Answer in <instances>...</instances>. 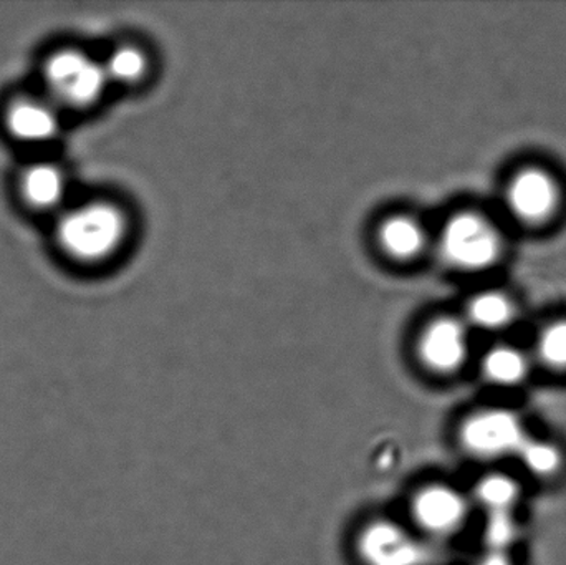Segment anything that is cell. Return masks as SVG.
<instances>
[{"label": "cell", "mask_w": 566, "mask_h": 565, "mask_svg": "<svg viewBox=\"0 0 566 565\" xmlns=\"http://www.w3.org/2000/svg\"><path fill=\"white\" fill-rule=\"evenodd\" d=\"M128 231L125 215L109 202H90L60 219L56 238L70 258L99 262L118 251Z\"/></svg>", "instance_id": "obj_1"}, {"label": "cell", "mask_w": 566, "mask_h": 565, "mask_svg": "<svg viewBox=\"0 0 566 565\" xmlns=\"http://www.w3.org/2000/svg\"><path fill=\"white\" fill-rule=\"evenodd\" d=\"M439 252L452 269L481 272L497 264L504 252V241L485 216L464 211L446 222L439 236Z\"/></svg>", "instance_id": "obj_2"}, {"label": "cell", "mask_w": 566, "mask_h": 565, "mask_svg": "<svg viewBox=\"0 0 566 565\" xmlns=\"http://www.w3.org/2000/svg\"><path fill=\"white\" fill-rule=\"evenodd\" d=\"M46 85L56 98L72 106H90L103 95L108 79L102 63L80 50L65 49L46 60Z\"/></svg>", "instance_id": "obj_3"}, {"label": "cell", "mask_w": 566, "mask_h": 565, "mask_svg": "<svg viewBox=\"0 0 566 565\" xmlns=\"http://www.w3.org/2000/svg\"><path fill=\"white\" fill-rule=\"evenodd\" d=\"M356 556L363 565H424L428 551L419 537L398 521L375 517L356 534Z\"/></svg>", "instance_id": "obj_4"}, {"label": "cell", "mask_w": 566, "mask_h": 565, "mask_svg": "<svg viewBox=\"0 0 566 565\" xmlns=\"http://www.w3.org/2000/svg\"><path fill=\"white\" fill-rule=\"evenodd\" d=\"M527 438L521 417L511 410L479 411L465 418L459 430L462 448L479 458L517 454Z\"/></svg>", "instance_id": "obj_5"}, {"label": "cell", "mask_w": 566, "mask_h": 565, "mask_svg": "<svg viewBox=\"0 0 566 565\" xmlns=\"http://www.w3.org/2000/svg\"><path fill=\"white\" fill-rule=\"evenodd\" d=\"M557 179L542 168H524L509 182L505 205L517 221L541 226L551 221L560 208Z\"/></svg>", "instance_id": "obj_6"}, {"label": "cell", "mask_w": 566, "mask_h": 565, "mask_svg": "<svg viewBox=\"0 0 566 565\" xmlns=\"http://www.w3.org/2000/svg\"><path fill=\"white\" fill-rule=\"evenodd\" d=\"M412 523L429 536H451L468 520L469 504L464 494L449 484L432 483L412 494Z\"/></svg>", "instance_id": "obj_7"}, {"label": "cell", "mask_w": 566, "mask_h": 565, "mask_svg": "<svg viewBox=\"0 0 566 565\" xmlns=\"http://www.w3.org/2000/svg\"><path fill=\"white\" fill-rule=\"evenodd\" d=\"M418 357L432 374H455L469 358L468 324L454 317L436 318L419 335Z\"/></svg>", "instance_id": "obj_8"}, {"label": "cell", "mask_w": 566, "mask_h": 565, "mask_svg": "<svg viewBox=\"0 0 566 565\" xmlns=\"http://www.w3.org/2000/svg\"><path fill=\"white\" fill-rule=\"evenodd\" d=\"M6 123L15 138L29 143L49 142L60 128L55 108L36 98L15 100L7 109Z\"/></svg>", "instance_id": "obj_9"}, {"label": "cell", "mask_w": 566, "mask_h": 565, "mask_svg": "<svg viewBox=\"0 0 566 565\" xmlns=\"http://www.w3.org/2000/svg\"><path fill=\"white\" fill-rule=\"evenodd\" d=\"M379 244L389 258L411 261L426 248V232L416 219L409 216H392L382 222L378 232Z\"/></svg>", "instance_id": "obj_10"}, {"label": "cell", "mask_w": 566, "mask_h": 565, "mask_svg": "<svg viewBox=\"0 0 566 565\" xmlns=\"http://www.w3.org/2000/svg\"><path fill=\"white\" fill-rule=\"evenodd\" d=\"M23 199L36 209L55 208L66 191L63 171L56 166L42 163L30 166L20 179Z\"/></svg>", "instance_id": "obj_11"}, {"label": "cell", "mask_w": 566, "mask_h": 565, "mask_svg": "<svg viewBox=\"0 0 566 565\" xmlns=\"http://www.w3.org/2000/svg\"><path fill=\"white\" fill-rule=\"evenodd\" d=\"M517 307L509 295L499 291H485L474 295L465 308V324L481 331H502L515 321Z\"/></svg>", "instance_id": "obj_12"}, {"label": "cell", "mask_w": 566, "mask_h": 565, "mask_svg": "<svg viewBox=\"0 0 566 565\" xmlns=\"http://www.w3.org/2000/svg\"><path fill=\"white\" fill-rule=\"evenodd\" d=\"M482 372L491 384L499 387L521 385L531 372L527 355L512 345H495L482 360Z\"/></svg>", "instance_id": "obj_13"}, {"label": "cell", "mask_w": 566, "mask_h": 565, "mask_svg": "<svg viewBox=\"0 0 566 565\" xmlns=\"http://www.w3.org/2000/svg\"><path fill=\"white\" fill-rule=\"evenodd\" d=\"M475 500L488 510V513H512L518 498L521 488L507 474L494 473L479 480L474 490Z\"/></svg>", "instance_id": "obj_14"}, {"label": "cell", "mask_w": 566, "mask_h": 565, "mask_svg": "<svg viewBox=\"0 0 566 565\" xmlns=\"http://www.w3.org/2000/svg\"><path fill=\"white\" fill-rule=\"evenodd\" d=\"M103 69L108 82L133 85L148 72V59L138 46L123 45L108 56V60L103 63Z\"/></svg>", "instance_id": "obj_15"}, {"label": "cell", "mask_w": 566, "mask_h": 565, "mask_svg": "<svg viewBox=\"0 0 566 565\" xmlns=\"http://www.w3.org/2000/svg\"><path fill=\"white\" fill-rule=\"evenodd\" d=\"M517 454L524 467L538 478L555 477L564 464L562 451L555 444L535 438L532 440L531 437L522 444Z\"/></svg>", "instance_id": "obj_16"}, {"label": "cell", "mask_w": 566, "mask_h": 565, "mask_svg": "<svg viewBox=\"0 0 566 565\" xmlns=\"http://www.w3.org/2000/svg\"><path fill=\"white\" fill-rule=\"evenodd\" d=\"M535 348L542 364L554 370H566V318L545 325Z\"/></svg>", "instance_id": "obj_17"}, {"label": "cell", "mask_w": 566, "mask_h": 565, "mask_svg": "<svg viewBox=\"0 0 566 565\" xmlns=\"http://www.w3.org/2000/svg\"><path fill=\"white\" fill-rule=\"evenodd\" d=\"M518 526L512 513H491L485 524V543L491 553H505L514 544Z\"/></svg>", "instance_id": "obj_18"}, {"label": "cell", "mask_w": 566, "mask_h": 565, "mask_svg": "<svg viewBox=\"0 0 566 565\" xmlns=\"http://www.w3.org/2000/svg\"><path fill=\"white\" fill-rule=\"evenodd\" d=\"M478 565H514L505 553H489Z\"/></svg>", "instance_id": "obj_19"}]
</instances>
